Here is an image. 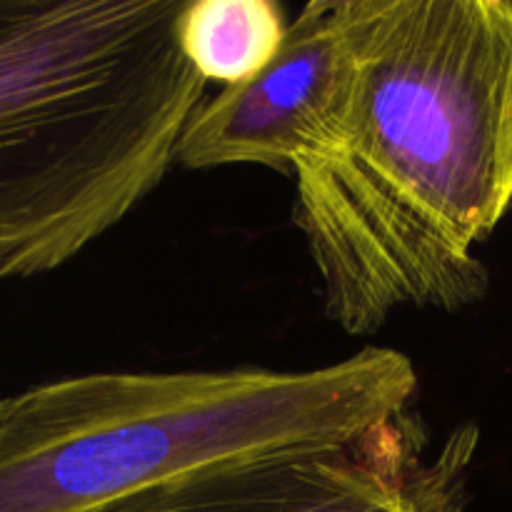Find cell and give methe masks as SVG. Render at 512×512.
Wrapping results in <instances>:
<instances>
[{
	"instance_id": "obj_4",
	"label": "cell",
	"mask_w": 512,
	"mask_h": 512,
	"mask_svg": "<svg viewBox=\"0 0 512 512\" xmlns=\"http://www.w3.org/2000/svg\"><path fill=\"white\" fill-rule=\"evenodd\" d=\"M353 88L355 55L343 0H310L290 20L268 68L200 103L175 163L188 170L260 165L293 178L338 143Z\"/></svg>"
},
{
	"instance_id": "obj_6",
	"label": "cell",
	"mask_w": 512,
	"mask_h": 512,
	"mask_svg": "<svg viewBox=\"0 0 512 512\" xmlns=\"http://www.w3.org/2000/svg\"><path fill=\"white\" fill-rule=\"evenodd\" d=\"M290 23L275 0H188L178 45L205 83L238 85L268 68Z\"/></svg>"
},
{
	"instance_id": "obj_5",
	"label": "cell",
	"mask_w": 512,
	"mask_h": 512,
	"mask_svg": "<svg viewBox=\"0 0 512 512\" xmlns=\"http://www.w3.org/2000/svg\"><path fill=\"white\" fill-rule=\"evenodd\" d=\"M480 433L463 425L425 458L420 423L403 415L355 445L178 490L128 512H433L468 488Z\"/></svg>"
},
{
	"instance_id": "obj_2",
	"label": "cell",
	"mask_w": 512,
	"mask_h": 512,
	"mask_svg": "<svg viewBox=\"0 0 512 512\" xmlns=\"http://www.w3.org/2000/svg\"><path fill=\"white\" fill-rule=\"evenodd\" d=\"M408 355L313 370L90 373L0 400V512H128L178 490L345 450L408 415Z\"/></svg>"
},
{
	"instance_id": "obj_3",
	"label": "cell",
	"mask_w": 512,
	"mask_h": 512,
	"mask_svg": "<svg viewBox=\"0 0 512 512\" xmlns=\"http://www.w3.org/2000/svg\"><path fill=\"white\" fill-rule=\"evenodd\" d=\"M188 0H0V283L63 268L165 178L205 98Z\"/></svg>"
},
{
	"instance_id": "obj_1",
	"label": "cell",
	"mask_w": 512,
	"mask_h": 512,
	"mask_svg": "<svg viewBox=\"0 0 512 512\" xmlns=\"http://www.w3.org/2000/svg\"><path fill=\"white\" fill-rule=\"evenodd\" d=\"M348 123L295 180L293 220L343 333L480 303L475 248L512 213V0H343Z\"/></svg>"
},
{
	"instance_id": "obj_7",
	"label": "cell",
	"mask_w": 512,
	"mask_h": 512,
	"mask_svg": "<svg viewBox=\"0 0 512 512\" xmlns=\"http://www.w3.org/2000/svg\"><path fill=\"white\" fill-rule=\"evenodd\" d=\"M463 505H465V490H458V493L448 495L443 503L435 505L433 512H463Z\"/></svg>"
}]
</instances>
